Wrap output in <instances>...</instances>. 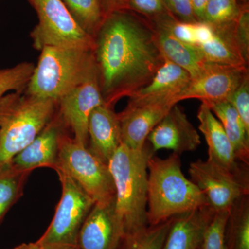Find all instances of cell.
<instances>
[{
  "label": "cell",
  "mask_w": 249,
  "mask_h": 249,
  "mask_svg": "<svg viewBox=\"0 0 249 249\" xmlns=\"http://www.w3.org/2000/svg\"><path fill=\"white\" fill-rule=\"evenodd\" d=\"M93 54L103 101L113 107L149 84L165 61L153 24L130 10L106 16Z\"/></svg>",
  "instance_id": "6da1fadb"
},
{
  "label": "cell",
  "mask_w": 249,
  "mask_h": 249,
  "mask_svg": "<svg viewBox=\"0 0 249 249\" xmlns=\"http://www.w3.org/2000/svg\"><path fill=\"white\" fill-rule=\"evenodd\" d=\"M147 171L148 225L209 206L204 193L183 175L178 154L165 159L152 155L148 160Z\"/></svg>",
  "instance_id": "7a4b0ae2"
},
{
  "label": "cell",
  "mask_w": 249,
  "mask_h": 249,
  "mask_svg": "<svg viewBox=\"0 0 249 249\" xmlns=\"http://www.w3.org/2000/svg\"><path fill=\"white\" fill-rule=\"evenodd\" d=\"M154 152L150 145L139 150L121 144L108 167L115 186V211L125 235L148 225L147 163Z\"/></svg>",
  "instance_id": "3957f363"
},
{
  "label": "cell",
  "mask_w": 249,
  "mask_h": 249,
  "mask_svg": "<svg viewBox=\"0 0 249 249\" xmlns=\"http://www.w3.org/2000/svg\"><path fill=\"white\" fill-rule=\"evenodd\" d=\"M58 101L11 92L0 99V172L50 122Z\"/></svg>",
  "instance_id": "277c9868"
},
{
  "label": "cell",
  "mask_w": 249,
  "mask_h": 249,
  "mask_svg": "<svg viewBox=\"0 0 249 249\" xmlns=\"http://www.w3.org/2000/svg\"><path fill=\"white\" fill-rule=\"evenodd\" d=\"M26 91L58 101L96 70L93 49L48 46L40 50Z\"/></svg>",
  "instance_id": "5b68a950"
},
{
  "label": "cell",
  "mask_w": 249,
  "mask_h": 249,
  "mask_svg": "<svg viewBox=\"0 0 249 249\" xmlns=\"http://www.w3.org/2000/svg\"><path fill=\"white\" fill-rule=\"evenodd\" d=\"M56 168L70 175L95 204L115 201V186L108 165L65 134L60 140Z\"/></svg>",
  "instance_id": "8992f818"
},
{
  "label": "cell",
  "mask_w": 249,
  "mask_h": 249,
  "mask_svg": "<svg viewBox=\"0 0 249 249\" xmlns=\"http://www.w3.org/2000/svg\"><path fill=\"white\" fill-rule=\"evenodd\" d=\"M55 170L61 182V198L50 225L37 241L76 247L80 229L95 203L70 175L59 168Z\"/></svg>",
  "instance_id": "52a82bcc"
},
{
  "label": "cell",
  "mask_w": 249,
  "mask_h": 249,
  "mask_svg": "<svg viewBox=\"0 0 249 249\" xmlns=\"http://www.w3.org/2000/svg\"><path fill=\"white\" fill-rule=\"evenodd\" d=\"M38 22L31 32L34 48L45 47H82L93 49L94 39L77 24L62 0H28Z\"/></svg>",
  "instance_id": "ba28073f"
},
{
  "label": "cell",
  "mask_w": 249,
  "mask_h": 249,
  "mask_svg": "<svg viewBox=\"0 0 249 249\" xmlns=\"http://www.w3.org/2000/svg\"><path fill=\"white\" fill-rule=\"evenodd\" d=\"M188 172L214 213L230 211L236 201L249 195V180L221 169L208 160L193 162Z\"/></svg>",
  "instance_id": "9c48e42d"
},
{
  "label": "cell",
  "mask_w": 249,
  "mask_h": 249,
  "mask_svg": "<svg viewBox=\"0 0 249 249\" xmlns=\"http://www.w3.org/2000/svg\"><path fill=\"white\" fill-rule=\"evenodd\" d=\"M249 67H239L207 62L178 96V103L197 99L207 106L227 101L238 88Z\"/></svg>",
  "instance_id": "30bf717a"
},
{
  "label": "cell",
  "mask_w": 249,
  "mask_h": 249,
  "mask_svg": "<svg viewBox=\"0 0 249 249\" xmlns=\"http://www.w3.org/2000/svg\"><path fill=\"white\" fill-rule=\"evenodd\" d=\"M106 104L98 81L97 70L88 79L58 101V115L73 134L75 142L88 147V121L95 108Z\"/></svg>",
  "instance_id": "8fae6325"
},
{
  "label": "cell",
  "mask_w": 249,
  "mask_h": 249,
  "mask_svg": "<svg viewBox=\"0 0 249 249\" xmlns=\"http://www.w3.org/2000/svg\"><path fill=\"white\" fill-rule=\"evenodd\" d=\"M125 236L115 211V201L94 204L85 219L77 247L80 249H119Z\"/></svg>",
  "instance_id": "7c38bea8"
},
{
  "label": "cell",
  "mask_w": 249,
  "mask_h": 249,
  "mask_svg": "<svg viewBox=\"0 0 249 249\" xmlns=\"http://www.w3.org/2000/svg\"><path fill=\"white\" fill-rule=\"evenodd\" d=\"M154 153L161 149L181 155L196 150L200 145V136L182 108L175 104L154 127L147 138Z\"/></svg>",
  "instance_id": "4fadbf2b"
},
{
  "label": "cell",
  "mask_w": 249,
  "mask_h": 249,
  "mask_svg": "<svg viewBox=\"0 0 249 249\" xmlns=\"http://www.w3.org/2000/svg\"><path fill=\"white\" fill-rule=\"evenodd\" d=\"M199 129L208 145V160L221 169L249 180L248 165L236 159L233 148L224 127L209 106L201 103L198 109Z\"/></svg>",
  "instance_id": "5bb4252c"
},
{
  "label": "cell",
  "mask_w": 249,
  "mask_h": 249,
  "mask_svg": "<svg viewBox=\"0 0 249 249\" xmlns=\"http://www.w3.org/2000/svg\"><path fill=\"white\" fill-rule=\"evenodd\" d=\"M65 127L59 116L54 115L40 134L15 156L11 166L22 172L31 173L42 167L55 168L58 163L60 140Z\"/></svg>",
  "instance_id": "9a60e30c"
},
{
  "label": "cell",
  "mask_w": 249,
  "mask_h": 249,
  "mask_svg": "<svg viewBox=\"0 0 249 249\" xmlns=\"http://www.w3.org/2000/svg\"><path fill=\"white\" fill-rule=\"evenodd\" d=\"M191 75L183 68L165 59L149 84L129 96L127 105L178 104V96L186 88Z\"/></svg>",
  "instance_id": "2e32d148"
},
{
  "label": "cell",
  "mask_w": 249,
  "mask_h": 249,
  "mask_svg": "<svg viewBox=\"0 0 249 249\" xmlns=\"http://www.w3.org/2000/svg\"><path fill=\"white\" fill-rule=\"evenodd\" d=\"M90 151L108 165L122 144L119 116L113 106L103 104L90 114L88 125Z\"/></svg>",
  "instance_id": "e0dca14e"
},
{
  "label": "cell",
  "mask_w": 249,
  "mask_h": 249,
  "mask_svg": "<svg viewBox=\"0 0 249 249\" xmlns=\"http://www.w3.org/2000/svg\"><path fill=\"white\" fill-rule=\"evenodd\" d=\"M173 106L169 105H127L118 114L120 121L122 143L134 150L142 149L154 127Z\"/></svg>",
  "instance_id": "ac0fdd59"
},
{
  "label": "cell",
  "mask_w": 249,
  "mask_h": 249,
  "mask_svg": "<svg viewBox=\"0 0 249 249\" xmlns=\"http://www.w3.org/2000/svg\"><path fill=\"white\" fill-rule=\"evenodd\" d=\"M214 213L207 206L174 217L162 249H201Z\"/></svg>",
  "instance_id": "d6986e66"
},
{
  "label": "cell",
  "mask_w": 249,
  "mask_h": 249,
  "mask_svg": "<svg viewBox=\"0 0 249 249\" xmlns=\"http://www.w3.org/2000/svg\"><path fill=\"white\" fill-rule=\"evenodd\" d=\"M169 15L172 14L150 22L155 28L159 46L165 59L186 70L193 78L207 62L196 46L185 43L173 35L165 22V18Z\"/></svg>",
  "instance_id": "ffe728a7"
},
{
  "label": "cell",
  "mask_w": 249,
  "mask_h": 249,
  "mask_svg": "<svg viewBox=\"0 0 249 249\" xmlns=\"http://www.w3.org/2000/svg\"><path fill=\"white\" fill-rule=\"evenodd\" d=\"M223 27H212L213 35L207 42L196 47L205 60L229 66L249 67L241 55L235 40L236 23Z\"/></svg>",
  "instance_id": "44dd1931"
},
{
  "label": "cell",
  "mask_w": 249,
  "mask_h": 249,
  "mask_svg": "<svg viewBox=\"0 0 249 249\" xmlns=\"http://www.w3.org/2000/svg\"><path fill=\"white\" fill-rule=\"evenodd\" d=\"M209 106L224 127L236 159L249 166V132L238 113L228 101L213 103Z\"/></svg>",
  "instance_id": "7402d4cb"
},
{
  "label": "cell",
  "mask_w": 249,
  "mask_h": 249,
  "mask_svg": "<svg viewBox=\"0 0 249 249\" xmlns=\"http://www.w3.org/2000/svg\"><path fill=\"white\" fill-rule=\"evenodd\" d=\"M224 249H249V197H240L230 211L224 231Z\"/></svg>",
  "instance_id": "603a6c76"
},
{
  "label": "cell",
  "mask_w": 249,
  "mask_h": 249,
  "mask_svg": "<svg viewBox=\"0 0 249 249\" xmlns=\"http://www.w3.org/2000/svg\"><path fill=\"white\" fill-rule=\"evenodd\" d=\"M72 18L94 39L107 15L102 0H62Z\"/></svg>",
  "instance_id": "cb8c5ba5"
},
{
  "label": "cell",
  "mask_w": 249,
  "mask_h": 249,
  "mask_svg": "<svg viewBox=\"0 0 249 249\" xmlns=\"http://www.w3.org/2000/svg\"><path fill=\"white\" fill-rule=\"evenodd\" d=\"M173 219L127 234L119 249H162Z\"/></svg>",
  "instance_id": "d4e9b609"
},
{
  "label": "cell",
  "mask_w": 249,
  "mask_h": 249,
  "mask_svg": "<svg viewBox=\"0 0 249 249\" xmlns=\"http://www.w3.org/2000/svg\"><path fill=\"white\" fill-rule=\"evenodd\" d=\"M249 7L242 0H210L205 9L203 22L212 27H223L238 20L242 11Z\"/></svg>",
  "instance_id": "484cf974"
},
{
  "label": "cell",
  "mask_w": 249,
  "mask_h": 249,
  "mask_svg": "<svg viewBox=\"0 0 249 249\" xmlns=\"http://www.w3.org/2000/svg\"><path fill=\"white\" fill-rule=\"evenodd\" d=\"M29 173L9 165L0 172V223L10 208L20 197Z\"/></svg>",
  "instance_id": "4316f807"
},
{
  "label": "cell",
  "mask_w": 249,
  "mask_h": 249,
  "mask_svg": "<svg viewBox=\"0 0 249 249\" xmlns=\"http://www.w3.org/2000/svg\"><path fill=\"white\" fill-rule=\"evenodd\" d=\"M34 67L30 62H22L15 67L0 70V99L6 93L24 91Z\"/></svg>",
  "instance_id": "83f0119b"
},
{
  "label": "cell",
  "mask_w": 249,
  "mask_h": 249,
  "mask_svg": "<svg viewBox=\"0 0 249 249\" xmlns=\"http://www.w3.org/2000/svg\"><path fill=\"white\" fill-rule=\"evenodd\" d=\"M229 211L215 213L210 222L201 249H224V231Z\"/></svg>",
  "instance_id": "f1b7e54d"
},
{
  "label": "cell",
  "mask_w": 249,
  "mask_h": 249,
  "mask_svg": "<svg viewBox=\"0 0 249 249\" xmlns=\"http://www.w3.org/2000/svg\"><path fill=\"white\" fill-rule=\"evenodd\" d=\"M128 7L150 22L170 14L163 0H129Z\"/></svg>",
  "instance_id": "f546056e"
},
{
  "label": "cell",
  "mask_w": 249,
  "mask_h": 249,
  "mask_svg": "<svg viewBox=\"0 0 249 249\" xmlns=\"http://www.w3.org/2000/svg\"><path fill=\"white\" fill-rule=\"evenodd\" d=\"M227 101L235 108L249 132V73Z\"/></svg>",
  "instance_id": "4dcf8cb0"
},
{
  "label": "cell",
  "mask_w": 249,
  "mask_h": 249,
  "mask_svg": "<svg viewBox=\"0 0 249 249\" xmlns=\"http://www.w3.org/2000/svg\"><path fill=\"white\" fill-rule=\"evenodd\" d=\"M235 40L242 58L249 65V7L242 11L236 23Z\"/></svg>",
  "instance_id": "1f68e13d"
},
{
  "label": "cell",
  "mask_w": 249,
  "mask_h": 249,
  "mask_svg": "<svg viewBox=\"0 0 249 249\" xmlns=\"http://www.w3.org/2000/svg\"><path fill=\"white\" fill-rule=\"evenodd\" d=\"M165 7L178 20L183 22H196L191 0H163Z\"/></svg>",
  "instance_id": "d6a6232c"
},
{
  "label": "cell",
  "mask_w": 249,
  "mask_h": 249,
  "mask_svg": "<svg viewBox=\"0 0 249 249\" xmlns=\"http://www.w3.org/2000/svg\"><path fill=\"white\" fill-rule=\"evenodd\" d=\"M128 1L129 0H102L103 8L107 16L114 11L129 10Z\"/></svg>",
  "instance_id": "836d02e7"
},
{
  "label": "cell",
  "mask_w": 249,
  "mask_h": 249,
  "mask_svg": "<svg viewBox=\"0 0 249 249\" xmlns=\"http://www.w3.org/2000/svg\"><path fill=\"white\" fill-rule=\"evenodd\" d=\"M75 247H65V246L45 245L36 241V242L24 243L11 249H72Z\"/></svg>",
  "instance_id": "e575fe53"
},
{
  "label": "cell",
  "mask_w": 249,
  "mask_h": 249,
  "mask_svg": "<svg viewBox=\"0 0 249 249\" xmlns=\"http://www.w3.org/2000/svg\"><path fill=\"white\" fill-rule=\"evenodd\" d=\"M210 0H191L193 13L197 22H202L205 9Z\"/></svg>",
  "instance_id": "d590c367"
},
{
  "label": "cell",
  "mask_w": 249,
  "mask_h": 249,
  "mask_svg": "<svg viewBox=\"0 0 249 249\" xmlns=\"http://www.w3.org/2000/svg\"><path fill=\"white\" fill-rule=\"evenodd\" d=\"M80 249L78 248V247H75V248H73V249Z\"/></svg>",
  "instance_id": "8d00e7d4"
},
{
  "label": "cell",
  "mask_w": 249,
  "mask_h": 249,
  "mask_svg": "<svg viewBox=\"0 0 249 249\" xmlns=\"http://www.w3.org/2000/svg\"><path fill=\"white\" fill-rule=\"evenodd\" d=\"M242 1H249V0H242Z\"/></svg>",
  "instance_id": "74e56055"
}]
</instances>
